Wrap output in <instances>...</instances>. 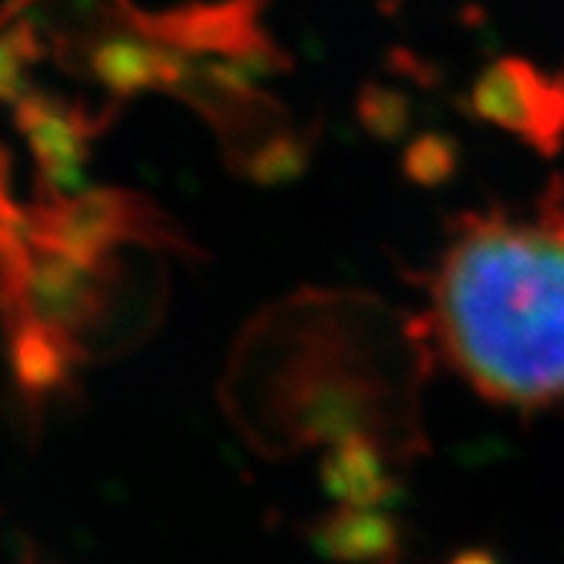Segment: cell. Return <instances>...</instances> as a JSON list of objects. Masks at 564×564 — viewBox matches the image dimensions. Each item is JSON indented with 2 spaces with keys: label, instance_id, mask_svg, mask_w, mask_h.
<instances>
[{
  "label": "cell",
  "instance_id": "1",
  "mask_svg": "<svg viewBox=\"0 0 564 564\" xmlns=\"http://www.w3.org/2000/svg\"><path fill=\"white\" fill-rule=\"evenodd\" d=\"M432 323L455 369L492 401H564V210L464 225L432 282Z\"/></svg>",
  "mask_w": 564,
  "mask_h": 564
},
{
  "label": "cell",
  "instance_id": "2",
  "mask_svg": "<svg viewBox=\"0 0 564 564\" xmlns=\"http://www.w3.org/2000/svg\"><path fill=\"white\" fill-rule=\"evenodd\" d=\"M453 564H498L490 553H484V550H467V553H460L458 558H453Z\"/></svg>",
  "mask_w": 564,
  "mask_h": 564
}]
</instances>
